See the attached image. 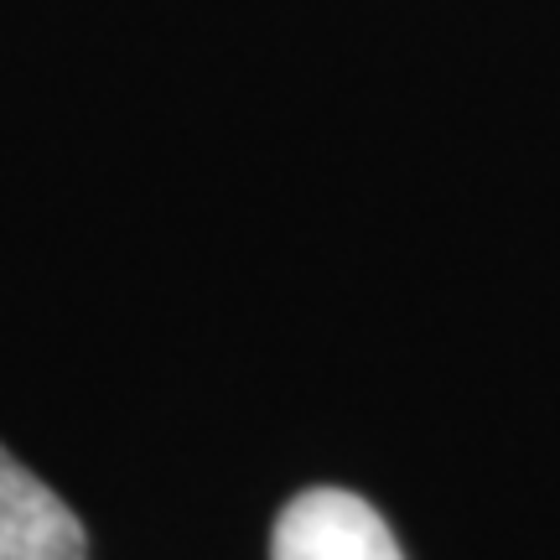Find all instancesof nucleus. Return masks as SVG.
Instances as JSON below:
<instances>
[{
  "mask_svg": "<svg viewBox=\"0 0 560 560\" xmlns=\"http://www.w3.org/2000/svg\"><path fill=\"white\" fill-rule=\"evenodd\" d=\"M270 560H405L380 509L348 488H306L280 509Z\"/></svg>",
  "mask_w": 560,
  "mask_h": 560,
  "instance_id": "obj_1",
  "label": "nucleus"
},
{
  "mask_svg": "<svg viewBox=\"0 0 560 560\" xmlns=\"http://www.w3.org/2000/svg\"><path fill=\"white\" fill-rule=\"evenodd\" d=\"M0 560H89L79 514L0 446Z\"/></svg>",
  "mask_w": 560,
  "mask_h": 560,
  "instance_id": "obj_2",
  "label": "nucleus"
}]
</instances>
